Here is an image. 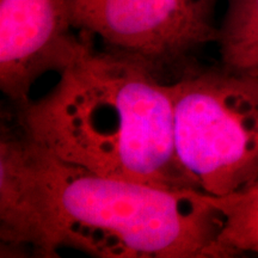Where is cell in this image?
Listing matches in <instances>:
<instances>
[{"instance_id":"ba28073f","label":"cell","mask_w":258,"mask_h":258,"mask_svg":"<svg viewBox=\"0 0 258 258\" xmlns=\"http://www.w3.org/2000/svg\"><path fill=\"white\" fill-rule=\"evenodd\" d=\"M224 224L219 235L220 258L258 253V180L227 196H212Z\"/></svg>"},{"instance_id":"5b68a950","label":"cell","mask_w":258,"mask_h":258,"mask_svg":"<svg viewBox=\"0 0 258 258\" xmlns=\"http://www.w3.org/2000/svg\"><path fill=\"white\" fill-rule=\"evenodd\" d=\"M72 29L71 0H0V89L16 109L42 76L73 59Z\"/></svg>"},{"instance_id":"7a4b0ae2","label":"cell","mask_w":258,"mask_h":258,"mask_svg":"<svg viewBox=\"0 0 258 258\" xmlns=\"http://www.w3.org/2000/svg\"><path fill=\"white\" fill-rule=\"evenodd\" d=\"M37 148L55 257L71 247L102 258H220L224 219L212 196L97 175Z\"/></svg>"},{"instance_id":"9c48e42d","label":"cell","mask_w":258,"mask_h":258,"mask_svg":"<svg viewBox=\"0 0 258 258\" xmlns=\"http://www.w3.org/2000/svg\"><path fill=\"white\" fill-rule=\"evenodd\" d=\"M196 2L201 3V4H203V5L208 6V8L215 10V6H217L219 0H196Z\"/></svg>"},{"instance_id":"277c9868","label":"cell","mask_w":258,"mask_h":258,"mask_svg":"<svg viewBox=\"0 0 258 258\" xmlns=\"http://www.w3.org/2000/svg\"><path fill=\"white\" fill-rule=\"evenodd\" d=\"M214 11L196 0H71L73 29L146 61L160 76L180 73L196 50L217 43Z\"/></svg>"},{"instance_id":"8992f818","label":"cell","mask_w":258,"mask_h":258,"mask_svg":"<svg viewBox=\"0 0 258 258\" xmlns=\"http://www.w3.org/2000/svg\"><path fill=\"white\" fill-rule=\"evenodd\" d=\"M0 238L12 249L29 247L55 257L49 228V190L37 146L22 129L2 123L0 137Z\"/></svg>"},{"instance_id":"6da1fadb","label":"cell","mask_w":258,"mask_h":258,"mask_svg":"<svg viewBox=\"0 0 258 258\" xmlns=\"http://www.w3.org/2000/svg\"><path fill=\"white\" fill-rule=\"evenodd\" d=\"M17 124L44 152L97 175L195 189L176 157L169 83L85 34L55 86L17 108Z\"/></svg>"},{"instance_id":"3957f363","label":"cell","mask_w":258,"mask_h":258,"mask_svg":"<svg viewBox=\"0 0 258 258\" xmlns=\"http://www.w3.org/2000/svg\"><path fill=\"white\" fill-rule=\"evenodd\" d=\"M173 144L194 188L227 196L258 180V73L195 62L169 83Z\"/></svg>"},{"instance_id":"52a82bcc","label":"cell","mask_w":258,"mask_h":258,"mask_svg":"<svg viewBox=\"0 0 258 258\" xmlns=\"http://www.w3.org/2000/svg\"><path fill=\"white\" fill-rule=\"evenodd\" d=\"M217 43L222 66L258 73V0H227Z\"/></svg>"}]
</instances>
